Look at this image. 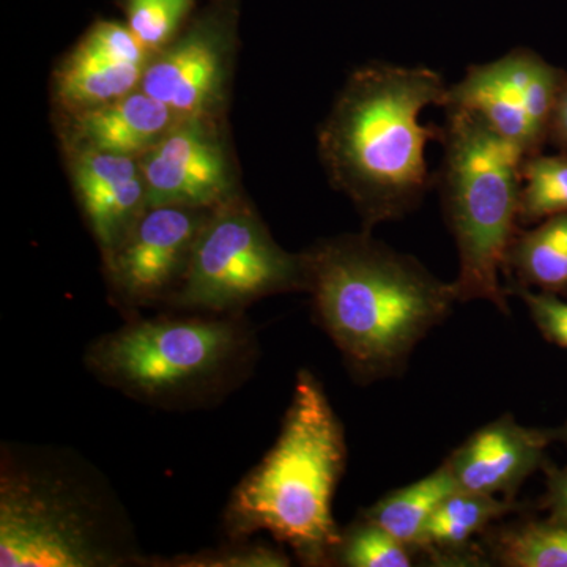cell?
<instances>
[{
    "label": "cell",
    "instance_id": "1",
    "mask_svg": "<svg viewBox=\"0 0 567 567\" xmlns=\"http://www.w3.org/2000/svg\"><path fill=\"white\" fill-rule=\"evenodd\" d=\"M445 78L429 66L369 62L354 69L319 128L328 181L357 208L363 230L404 218L435 181L425 159L442 126L421 125V112L445 107Z\"/></svg>",
    "mask_w": 567,
    "mask_h": 567
},
{
    "label": "cell",
    "instance_id": "2",
    "mask_svg": "<svg viewBox=\"0 0 567 567\" xmlns=\"http://www.w3.org/2000/svg\"><path fill=\"white\" fill-rule=\"evenodd\" d=\"M303 256L317 322L361 385L402 374L416 346L457 303L453 282L369 230L324 238Z\"/></svg>",
    "mask_w": 567,
    "mask_h": 567
},
{
    "label": "cell",
    "instance_id": "3",
    "mask_svg": "<svg viewBox=\"0 0 567 567\" xmlns=\"http://www.w3.org/2000/svg\"><path fill=\"white\" fill-rule=\"evenodd\" d=\"M128 514L95 466L59 447L3 445L0 566H148Z\"/></svg>",
    "mask_w": 567,
    "mask_h": 567
},
{
    "label": "cell",
    "instance_id": "4",
    "mask_svg": "<svg viewBox=\"0 0 567 567\" xmlns=\"http://www.w3.org/2000/svg\"><path fill=\"white\" fill-rule=\"evenodd\" d=\"M346 464L344 427L322 383L303 369L278 440L234 488L224 509L227 540L270 533L303 565H334L342 529L333 499Z\"/></svg>",
    "mask_w": 567,
    "mask_h": 567
},
{
    "label": "cell",
    "instance_id": "5",
    "mask_svg": "<svg viewBox=\"0 0 567 567\" xmlns=\"http://www.w3.org/2000/svg\"><path fill=\"white\" fill-rule=\"evenodd\" d=\"M259 358L245 315L171 311L130 317L84 353L104 385L164 410L205 406L229 394Z\"/></svg>",
    "mask_w": 567,
    "mask_h": 567
},
{
    "label": "cell",
    "instance_id": "6",
    "mask_svg": "<svg viewBox=\"0 0 567 567\" xmlns=\"http://www.w3.org/2000/svg\"><path fill=\"white\" fill-rule=\"evenodd\" d=\"M445 111L440 137L445 155L436 185L458 252L454 292L462 303L488 301L509 315L499 275L507 249L522 229L518 208L525 155L473 112Z\"/></svg>",
    "mask_w": 567,
    "mask_h": 567
},
{
    "label": "cell",
    "instance_id": "7",
    "mask_svg": "<svg viewBox=\"0 0 567 567\" xmlns=\"http://www.w3.org/2000/svg\"><path fill=\"white\" fill-rule=\"evenodd\" d=\"M290 292H306L303 252L286 251L240 193L212 208L181 289L164 309L245 315L256 301Z\"/></svg>",
    "mask_w": 567,
    "mask_h": 567
},
{
    "label": "cell",
    "instance_id": "8",
    "mask_svg": "<svg viewBox=\"0 0 567 567\" xmlns=\"http://www.w3.org/2000/svg\"><path fill=\"white\" fill-rule=\"evenodd\" d=\"M240 0H210L147 63L141 91L181 117L226 118L238 51Z\"/></svg>",
    "mask_w": 567,
    "mask_h": 567
},
{
    "label": "cell",
    "instance_id": "9",
    "mask_svg": "<svg viewBox=\"0 0 567 567\" xmlns=\"http://www.w3.org/2000/svg\"><path fill=\"white\" fill-rule=\"evenodd\" d=\"M565 73L536 51L518 48L496 61L470 65L464 78L447 87L445 110L473 112L525 158L539 155L548 145Z\"/></svg>",
    "mask_w": 567,
    "mask_h": 567
},
{
    "label": "cell",
    "instance_id": "10",
    "mask_svg": "<svg viewBox=\"0 0 567 567\" xmlns=\"http://www.w3.org/2000/svg\"><path fill=\"white\" fill-rule=\"evenodd\" d=\"M212 208L147 207L128 237L103 262L110 297L128 317L167 305L181 289Z\"/></svg>",
    "mask_w": 567,
    "mask_h": 567
},
{
    "label": "cell",
    "instance_id": "11",
    "mask_svg": "<svg viewBox=\"0 0 567 567\" xmlns=\"http://www.w3.org/2000/svg\"><path fill=\"white\" fill-rule=\"evenodd\" d=\"M140 163L148 207L215 208L244 193L226 118L182 117Z\"/></svg>",
    "mask_w": 567,
    "mask_h": 567
},
{
    "label": "cell",
    "instance_id": "12",
    "mask_svg": "<svg viewBox=\"0 0 567 567\" xmlns=\"http://www.w3.org/2000/svg\"><path fill=\"white\" fill-rule=\"evenodd\" d=\"M148 61L151 54L125 22H93L52 73L55 117L95 110L137 91Z\"/></svg>",
    "mask_w": 567,
    "mask_h": 567
},
{
    "label": "cell",
    "instance_id": "13",
    "mask_svg": "<svg viewBox=\"0 0 567 567\" xmlns=\"http://www.w3.org/2000/svg\"><path fill=\"white\" fill-rule=\"evenodd\" d=\"M62 151L78 204L106 262L148 207L140 158L85 148Z\"/></svg>",
    "mask_w": 567,
    "mask_h": 567
},
{
    "label": "cell",
    "instance_id": "14",
    "mask_svg": "<svg viewBox=\"0 0 567 567\" xmlns=\"http://www.w3.org/2000/svg\"><path fill=\"white\" fill-rule=\"evenodd\" d=\"M551 431L525 427L505 415L465 440L445 462L458 491L513 498L546 461Z\"/></svg>",
    "mask_w": 567,
    "mask_h": 567
},
{
    "label": "cell",
    "instance_id": "15",
    "mask_svg": "<svg viewBox=\"0 0 567 567\" xmlns=\"http://www.w3.org/2000/svg\"><path fill=\"white\" fill-rule=\"evenodd\" d=\"M181 118L169 106L137 89L95 110L58 117V133L62 148L141 158Z\"/></svg>",
    "mask_w": 567,
    "mask_h": 567
},
{
    "label": "cell",
    "instance_id": "16",
    "mask_svg": "<svg viewBox=\"0 0 567 567\" xmlns=\"http://www.w3.org/2000/svg\"><path fill=\"white\" fill-rule=\"evenodd\" d=\"M503 275L507 286L567 293V213L544 219L533 229L522 227L507 249Z\"/></svg>",
    "mask_w": 567,
    "mask_h": 567
},
{
    "label": "cell",
    "instance_id": "17",
    "mask_svg": "<svg viewBox=\"0 0 567 567\" xmlns=\"http://www.w3.org/2000/svg\"><path fill=\"white\" fill-rule=\"evenodd\" d=\"M457 491L456 480L443 464L423 480L390 492L360 516L386 529L413 550H423L425 528L436 507Z\"/></svg>",
    "mask_w": 567,
    "mask_h": 567
},
{
    "label": "cell",
    "instance_id": "18",
    "mask_svg": "<svg viewBox=\"0 0 567 567\" xmlns=\"http://www.w3.org/2000/svg\"><path fill=\"white\" fill-rule=\"evenodd\" d=\"M513 509L514 503L505 496L454 492L429 522L423 550L432 555L464 550L473 537Z\"/></svg>",
    "mask_w": 567,
    "mask_h": 567
},
{
    "label": "cell",
    "instance_id": "19",
    "mask_svg": "<svg viewBox=\"0 0 567 567\" xmlns=\"http://www.w3.org/2000/svg\"><path fill=\"white\" fill-rule=\"evenodd\" d=\"M492 554L503 566L567 567V525L547 518L498 529Z\"/></svg>",
    "mask_w": 567,
    "mask_h": 567
},
{
    "label": "cell",
    "instance_id": "20",
    "mask_svg": "<svg viewBox=\"0 0 567 567\" xmlns=\"http://www.w3.org/2000/svg\"><path fill=\"white\" fill-rule=\"evenodd\" d=\"M567 213V152L528 156L522 164L520 227Z\"/></svg>",
    "mask_w": 567,
    "mask_h": 567
},
{
    "label": "cell",
    "instance_id": "21",
    "mask_svg": "<svg viewBox=\"0 0 567 567\" xmlns=\"http://www.w3.org/2000/svg\"><path fill=\"white\" fill-rule=\"evenodd\" d=\"M199 0H118L125 24L151 54L166 48L192 21Z\"/></svg>",
    "mask_w": 567,
    "mask_h": 567
},
{
    "label": "cell",
    "instance_id": "22",
    "mask_svg": "<svg viewBox=\"0 0 567 567\" xmlns=\"http://www.w3.org/2000/svg\"><path fill=\"white\" fill-rule=\"evenodd\" d=\"M413 548L405 546L374 522L361 517L342 529L341 546L334 565L347 567H409Z\"/></svg>",
    "mask_w": 567,
    "mask_h": 567
},
{
    "label": "cell",
    "instance_id": "23",
    "mask_svg": "<svg viewBox=\"0 0 567 567\" xmlns=\"http://www.w3.org/2000/svg\"><path fill=\"white\" fill-rule=\"evenodd\" d=\"M152 566L167 567H282L290 566L289 555L279 548L262 543L227 540V546L199 551L193 555H177Z\"/></svg>",
    "mask_w": 567,
    "mask_h": 567
},
{
    "label": "cell",
    "instance_id": "24",
    "mask_svg": "<svg viewBox=\"0 0 567 567\" xmlns=\"http://www.w3.org/2000/svg\"><path fill=\"white\" fill-rule=\"evenodd\" d=\"M506 290L527 305L533 322L548 342L567 350V301L558 295L535 292L528 287L507 286Z\"/></svg>",
    "mask_w": 567,
    "mask_h": 567
},
{
    "label": "cell",
    "instance_id": "25",
    "mask_svg": "<svg viewBox=\"0 0 567 567\" xmlns=\"http://www.w3.org/2000/svg\"><path fill=\"white\" fill-rule=\"evenodd\" d=\"M547 491L543 506L548 511V518L567 525V466L546 465Z\"/></svg>",
    "mask_w": 567,
    "mask_h": 567
},
{
    "label": "cell",
    "instance_id": "26",
    "mask_svg": "<svg viewBox=\"0 0 567 567\" xmlns=\"http://www.w3.org/2000/svg\"><path fill=\"white\" fill-rule=\"evenodd\" d=\"M548 145H554L559 152H567V70L551 114Z\"/></svg>",
    "mask_w": 567,
    "mask_h": 567
},
{
    "label": "cell",
    "instance_id": "27",
    "mask_svg": "<svg viewBox=\"0 0 567 567\" xmlns=\"http://www.w3.org/2000/svg\"><path fill=\"white\" fill-rule=\"evenodd\" d=\"M551 434H554V440H558V442L566 443L567 445V421L561 425V427L554 429Z\"/></svg>",
    "mask_w": 567,
    "mask_h": 567
}]
</instances>
